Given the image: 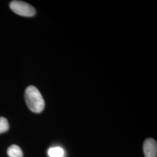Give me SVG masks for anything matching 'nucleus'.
<instances>
[{
    "mask_svg": "<svg viewBox=\"0 0 157 157\" xmlns=\"http://www.w3.org/2000/svg\"><path fill=\"white\" fill-rule=\"evenodd\" d=\"M25 98L29 109L34 113H40L44 108L45 102L39 90L34 86H28L25 92Z\"/></svg>",
    "mask_w": 157,
    "mask_h": 157,
    "instance_id": "nucleus-1",
    "label": "nucleus"
},
{
    "mask_svg": "<svg viewBox=\"0 0 157 157\" xmlns=\"http://www.w3.org/2000/svg\"><path fill=\"white\" fill-rule=\"evenodd\" d=\"M10 7L14 13L22 17H33L36 14L33 6L21 1H12L10 2Z\"/></svg>",
    "mask_w": 157,
    "mask_h": 157,
    "instance_id": "nucleus-2",
    "label": "nucleus"
},
{
    "mask_svg": "<svg viewBox=\"0 0 157 157\" xmlns=\"http://www.w3.org/2000/svg\"><path fill=\"white\" fill-rule=\"evenodd\" d=\"M143 152L145 157H157V144L156 141L148 138L143 144Z\"/></svg>",
    "mask_w": 157,
    "mask_h": 157,
    "instance_id": "nucleus-3",
    "label": "nucleus"
},
{
    "mask_svg": "<svg viewBox=\"0 0 157 157\" xmlns=\"http://www.w3.org/2000/svg\"><path fill=\"white\" fill-rule=\"evenodd\" d=\"M9 157H23V152L21 148L17 145H12L9 147L7 150Z\"/></svg>",
    "mask_w": 157,
    "mask_h": 157,
    "instance_id": "nucleus-4",
    "label": "nucleus"
},
{
    "mask_svg": "<svg viewBox=\"0 0 157 157\" xmlns=\"http://www.w3.org/2000/svg\"><path fill=\"white\" fill-rule=\"evenodd\" d=\"M48 155L50 157H63L64 151L60 147H51L48 150Z\"/></svg>",
    "mask_w": 157,
    "mask_h": 157,
    "instance_id": "nucleus-5",
    "label": "nucleus"
},
{
    "mask_svg": "<svg viewBox=\"0 0 157 157\" xmlns=\"http://www.w3.org/2000/svg\"><path fill=\"white\" fill-rule=\"evenodd\" d=\"M9 129V124L4 117H0V133H5Z\"/></svg>",
    "mask_w": 157,
    "mask_h": 157,
    "instance_id": "nucleus-6",
    "label": "nucleus"
}]
</instances>
